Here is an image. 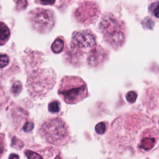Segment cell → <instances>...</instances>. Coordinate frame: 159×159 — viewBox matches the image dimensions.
Wrapping results in <instances>:
<instances>
[{"label":"cell","instance_id":"11","mask_svg":"<svg viewBox=\"0 0 159 159\" xmlns=\"http://www.w3.org/2000/svg\"><path fill=\"white\" fill-rule=\"evenodd\" d=\"M155 143V140L152 137H145L142 139L141 142V147L144 150H150L154 147Z\"/></svg>","mask_w":159,"mask_h":159},{"label":"cell","instance_id":"3","mask_svg":"<svg viewBox=\"0 0 159 159\" xmlns=\"http://www.w3.org/2000/svg\"><path fill=\"white\" fill-rule=\"evenodd\" d=\"M59 94L67 104H76L87 98L88 95L86 83L81 78L65 76L60 83Z\"/></svg>","mask_w":159,"mask_h":159},{"label":"cell","instance_id":"17","mask_svg":"<svg viewBox=\"0 0 159 159\" xmlns=\"http://www.w3.org/2000/svg\"><path fill=\"white\" fill-rule=\"evenodd\" d=\"M21 90H22V84H21L19 81H17L13 84V85L11 88V92L14 94L17 95L21 92Z\"/></svg>","mask_w":159,"mask_h":159},{"label":"cell","instance_id":"14","mask_svg":"<svg viewBox=\"0 0 159 159\" xmlns=\"http://www.w3.org/2000/svg\"><path fill=\"white\" fill-rule=\"evenodd\" d=\"M49 111L52 113H57L60 111V103L57 101H53L50 102L48 107Z\"/></svg>","mask_w":159,"mask_h":159},{"label":"cell","instance_id":"7","mask_svg":"<svg viewBox=\"0 0 159 159\" xmlns=\"http://www.w3.org/2000/svg\"><path fill=\"white\" fill-rule=\"evenodd\" d=\"M100 13L98 5L93 2H83L75 10L74 16L79 23L85 26L92 24Z\"/></svg>","mask_w":159,"mask_h":159},{"label":"cell","instance_id":"19","mask_svg":"<svg viewBox=\"0 0 159 159\" xmlns=\"http://www.w3.org/2000/svg\"><path fill=\"white\" fill-rule=\"evenodd\" d=\"M9 58L6 54H2L1 55V68H3L9 63Z\"/></svg>","mask_w":159,"mask_h":159},{"label":"cell","instance_id":"13","mask_svg":"<svg viewBox=\"0 0 159 159\" xmlns=\"http://www.w3.org/2000/svg\"><path fill=\"white\" fill-rule=\"evenodd\" d=\"M149 11L155 17L159 18V2H155L151 4L149 7Z\"/></svg>","mask_w":159,"mask_h":159},{"label":"cell","instance_id":"2","mask_svg":"<svg viewBox=\"0 0 159 159\" xmlns=\"http://www.w3.org/2000/svg\"><path fill=\"white\" fill-rule=\"evenodd\" d=\"M39 133L46 142L57 146L66 145L70 139L67 125L59 118L50 119L44 122Z\"/></svg>","mask_w":159,"mask_h":159},{"label":"cell","instance_id":"6","mask_svg":"<svg viewBox=\"0 0 159 159\" xmlns=\"http://www.w3.org/2000/svg\"><path fill=\"white\" fill-rule=\"evenodd\" d=\"M96 46V38L91 32L81 30L73 34L71 49L75 54L82 55L87 52L90 53Z\"/></svg>","mask_w":159,"mask_h":159},{"label":"cell","instance_id":"5","mask_svg":"<svg viewBox=\"0 0 159 159\" xmlns=\"http://www.w3.org/2000/svg\"><path fill=\"white\" fill-rule=\"evenodd\" d=\"M29 16L32 26L39 33H48L54 26L55 16L50 9L36 8L31 11Z\"/></svg>","mask_w":159,"mask_h":159},{"label":"cell","instance_id":"12","mask_svg":"<svg viewBox=\"0 0 159 159\" xmlns=\"http://www.w3.org/2000/svg\"><path fill=\"white\" fill-rule=\"evenodd\" d=\"M63 47H64V42H63V40L61 39H57L53 44H52L51 49L52 52L54 53H56V54H59V53H60L63 49Z\"/></svg>","mask_w":159,"mask_h":159},{"label":"cell","instance_id":"20","mask_svg":"<svg viewBox=\"0 0 159 159\" xmlns=\"http://www.w3.org/2000/svg\"><path fill=\"white\" fill-rule=\"evenodd\" d=\"M8 159H19V157L18 155L15 154H11L9 157Z\"/></svg>","mask_w":159,"mask_h":159},{"label":"cell","instance_id":"15","mask_svg":"<svg viewBox=\"0 0 159 159\" xmlns=\"http://www.w3.org/2000/svg\"><path fill=\"white\" fill-rule=\"evenodd\" d=\"M107 129V124L104 122H101L97 124L95 126V131L98 134H103L105 132Z\"/></svg>","mask_w":159,"mask_h":159},{"label":"cell","instance_id":"18","mask_svg":"<svg viewBox=\"0 0 159 159\" xmlns=\"http://www.w3.org/2000/svg\"><path fill=\"white\" fill-rule=\"evenodd\" d=\"M34 128V123L31 121L27 122L23 126V130L26 132H29L31 131Z\"/></svg>","mask_w":159,"mask_h":159},{"label":"cell","instance_id":"8","mask_svg":"<svg viewBox=\"0 0 159 159\" xmlns=\"http://www.w3.org/2000/svg\"><path fill=\"white\" fill-rule=\"evenodd\" d=\"M27 159H63L60 151L53 147H47L37 151L26 150Z\"/></svg>","mask_w":159,"mask_h":159},{"label":"cell","instance_id":"10","mask_svg":"<svg viewBox=\"0 0 159 159\" xmlns=\"http://www.w3.org/2000/svg\"><path fill=\"white\" fill-rule=\"evenodd\" d=\"M10 37L9 28L3 23H1V45L3 46Z\"/></svg>","mask_w":159,"mask_h":159},{"label":"cell","instance_id":"21","mask_svg":"<svg viewBox=\"0 0 159 159\" xmlns=\"http://www.w3.org/2000/svg\"><path fill=\"white\" fill-rule=\"evenodd\" d=\"M40 3H42V4H47V3H49V4H52V3H54V2H40Z\"/></svg>","mask_w":159,"mask_h":159},{"label":"cell","instance_id":"9","mask_svg":"<svg viewBox=\"0 0 159 159\" xmlns=\"http://www.w3.org/2000/svg\"><path fill=\"white\" fill-rule=\"evenodd\" d=\"M108 52L101 46H96L88 54L87 62L91 67H97L108 58Z\"/></svg>","mask_w":159,"mask_h":159},{"label":"cell","instance_id":"1","mask_svg":"<svg viewBox=\"0 0 159 159\" xmlns=\"http://www.w3.org/2000/svg\"><path fill=\"white\" fill-rule=\"evenodd\" d=\"M100 29L105 41L114 49H119L124 43L126 28L122 21L111 13L101 18Z\"/></svg>","mask_w":159,"mask_h":159},{"label":"cell","instance_id":"16","mask_svg":"<svg viewBox=\"0 0 159 159\" xmlns=\"http://www.w3.org/2000/svg\"><path fill=\"white\" fill-rule=\"evenodd\" d=\"M137 98V93L134 91H131L126 94V100L131 103H134Z\"/></svg>","mask_w":159,"mask_h":159},{"label":"cell","instance_id":"4","mask_svg":"<svg viewBox=\"0 0 159 159\" xmlns=\"http://www.w3.org/2000/svg\"><path fill=\"white\" fill-rule=\"evenodd\" d=\"M56 83V75L50 70H42L31 74L27 87L32 96L40 97L46 94Z\"/></svg>","mask_w":159,"mask_h":159}]
</instances>
